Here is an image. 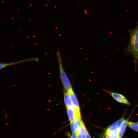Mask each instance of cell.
<instances>
[{"instance_id":"3957f363","label":"cell","mask_w":138,"mask_h":138,"mask_svg":"<svg viewBox=\"0 0 138 138\" xmlns=\"http://www.w3.org/2000/svg\"><path fill=\"white\" fill-rule=\"evenodd\" d=\"M103 90L109 94L117 101L127 105H131L130 103L122 94L117 93L111 92L105 89H103Z\"/></svg>"},{"instance_id":"5b68a950","label":"cell","mask_w":138,"mask_h":138,"mask_svg":"<svg viewBox=\"0 0 138 138\" xmlns=\"http://www.w3.org/2000/svg\"><path fill=\"white\" fill-rule=\"evenodd\" d=\"M124 115L120 119L109 126L106 129L105 133L111 132H117L123 121L125 120Z\"/></svg>"},{"instance_id":"8fae6325","label":"cell","mask_w":138,"mask_h":138,"mask_svg":"<svg viewBox=\"0 0 138 138\" xmlns=\"http://www.w3.org/2000/svg\"><path fill=\"white\" fill-rule=\"evenodd\" d=\"M128 122L127 120H125L122 123L117 132L118 138H122Z\"/></svg>"},{"instance_id":"6da1fadb","label":"cell","mask_w":138,"mask_h":138,"mask_svg":"<svg viewBox=\"0 0 138 138\" xmlns=\"http://www.w3.org/2000/svg\"><path fill=\"white\" fill-rule=\"evenodd\" d=\"M128 30L130 34V39L129 44L124 50V52L126 54H130L133 56L136 70L138 59V23L135 28Z\"/></svg>"},{"instance_id":"30bf717a","label":"cell","mask_w":138,"mask_h":138,"mask_svg":"<svg viewBox=\"0 0 138 138\" xmlns=\"http://www.w3.org/2000/svg\"><path fill=\"white\" fill-rule=\"evenodd\" d=\"M64 103L66 108L73 107L69 94L66 91L64 92Z\"/></svg>"},{"instance_id":"2e32d148","label":"cell","mask_w":138,"mask_h":138,"mask_svg":"<svg viewBox=\"0 0 138 138\" xmlns=\"http://www.w3.org/2000/svg\"><path fill=\"white\" fill-rule=\"evenodd\" d=\"M137 124H138V122H137Z\"/></svg>"},{"instance_id":"277c9868","label":"cell","mask_w":138,"mask_h":138,"mask_svg":"<svg viewBox=\"0 0 138 138\" xmlns=\"http://www.w3.org/2000/svg\"><path fill=\"white\" fill-rule=\"evenodd\" d=\"M66 109L68 117L70 122L77 119H81L80 111L76 110L73 107Z\"/></svg>"},{"instance_id":"8992f818","label":"cell","mask_w":138,"mask_h":138,"mask_svg":"<svg viewBox=\"0 0 138 138\" xmlns=\"http://www.w3.org/2000/svg\"><path fill=\"white\" fill-rule=\"evenodd\" d=\"M39 59L37 57H34L32 58H28L24 60L19 61L16 62L12 63H4L1 62L0 64V69L1 70L3 68L7 67L14 64H16L21 63L28 61H38Z\"/></svg>"},{"instance_id":"9c48e42d","label":"cell","mask_w":138,"mask_h":138,"mask_svg":"<svg viewBox=\"0 0 138 138\" xmlns=\"http://www.w3.org/2000/svg\"><path fill=\"white\" fill-rule=\"evenodd\" d=\"M69 93L73 107L76 110L78 111H80L78 101L73 90H72Z\"/></svg>"},{"instance_id":"9a60e30c","label":"cell","mask_w":138,"mask_h":138,"mask_svg":"<svg viewBox=\"0 0 138 138\" xmlns=\"http://www.w3.org/2000/svg\"><path fill=\"white\" fill-rule=\"evenodd\" d=\"M86 138H91L88 133L87 134Z\"/></svg>"},{"instance_id":"7c38bea8","label":"cell","mask_w":138,"mask_h":138,"mask_svg":"<svg viewBox=\"0 0 138 138\" xmlns=\"http://www.w3.org/2000/svg\"><path fill=\"white\" fill-rule=\"evenodd\" d=\"M103 138H118L117 132H111L105 133Z\"/></svg>"},{"instance_id":"52a82bcc","label":"cell","mask_w":138,"mask_h":138,"mask_svg":"<svg viewBox=\"0 0 138 138\" xmlns=\"http://www.w3.org/2000/svg\"><path fill=\"white\" fill-rule=\"evenodd\" d=\"M88 133L85 125L82 120L77 136L78 138H86Z\"/></svg>"},{"instance_id":"4fadbf2b","label":"cell","mask_w":138,"mask_h":138,"mask_svg":"<svg viewBox=\"0 0 138 138\" xmlns=\"http://www.w3.org/2000/svg\"><path fill=\"white\" fill-rule=\"evenodd\" d=\"M128 126L133 130L138 132V124L136 123L129 121L128 122Z\"/></svg>"},{"instance_id":"7a4b0ae2","label":"cell","mask_w":138,"mask_h":138,"mask_svg":"<svg viewBox=\"0 0 138 138\" xmlns=\"http://www.w3.org/2000/svg\"><path fill=\"white\" fill-rule=\"evenodd\" d=\"M56 55L59 64L61 81L65 90L69 93L73 90L71 83L63 68L61 56L58 50L57 51Z\"/></svg>"},{"instance_id":"5bb4252c","label":"cell","mask_w":138,"mask_h":138,"mask_svg":"<svg viewBox=\"0 0 138 138\" xmlns=\"http://www.w3.org/2000/svg\"><path fill=\"white\" fill-rule=\"evenodd\" d=\"M71 138H78L76 135L74 134H72Z\"/></svg>"},{"instance_id":"ba28073f","label":"cell","mask_w":138,"mask_h":138,"mask_svg":"<svg viewBox=\"0 0 138 138\" xmlns=\"http://www.w3.org/2000/svg\"><path fill=\"white\" fill-rule=\"evenodd\" d=\"M81 119H77L70 122L72 134L77 135L80 126Z\"/></svg>"}]
</instances>
